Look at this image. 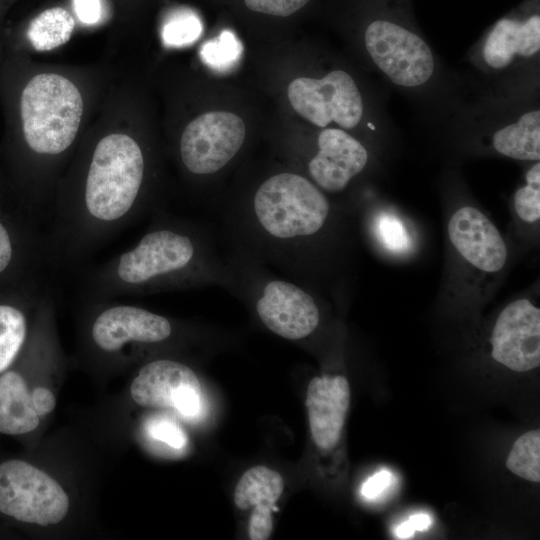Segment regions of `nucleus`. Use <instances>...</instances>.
I'll use <instances>...</instances> for the list:
<instances>
[{
    "label": "nucleus",
    "instance_id": "6e6552de",
    "mask_svg": "<svg viewBox=\"0 0 540 540\" xmlns=\"http://www.w3.org/2000/svg\"><path fill=\"white\" fill-rule=\"evenodd\" d=\"M287 94L293 109L318 127L334 121L344 129H352L362 117L359 89L342 70H334L322 79L296 78L289 84Z\"/></svg>",
    "mask_w": 540,
    "mask_h": 540
},
{
    "label": "nucleus",
    "instance_id": "20e7f679",
    "mask_svg": "<svg viewBox=\"0 0 540 540\" xmlns=\"http://www.w3.org/2000/svg\"><path fill=\"white\" fill-rule=\"evenodd\" d=\"M25 143L36 156H62L74 143L82 114V96L66 77L43 73L24 87L20 102Z\"/></svg>",
    "mask_w": 540,
    "mask_h": 540
},
{
    "label": "nucleus",
    "instance_id": "c756f323",
    "mask_svg": "<svg viewBox=\"0 0 540 540\" xmlns=\"http://www.w3.org/2000/svg\"><path fill=\"white\" fill-rule=\"evenodd\" d=\"M74 8L79 20L86 24H94L101 17L100 0H74Z\"/></svg>",
    "mask_w": 540,
    "mask_h": 540
},
{
    "label": "nucleus",
    "instance_id": "f8f14e48",
    "mask_svg": "<svg viewBox=\"0 0 540 540\" xmlns=\"http://www.w3.org/2000/svg\"><path fill=\"white\" fill-rule=\"evenodd\" d=\"M448 236L456 251L473 267L496 273L506 264V243L493 222L479 209L463 206L449 219Z\"/></svg>",
    "mask_w": 540,
    "mask_h": 540
},
{
    "label": "nucleus",
    "instance_id": "f3484780",
    "mask_svg": "<svg viewBox=\"0 0 540 540\" xmlns=\"http://www.w3.org/2000/svg\"><path fill=\"white\" fill-rule=\"evenodd\" d=\"M540 49V17L524 23L502 19L494 26L484 45V58L493 68L508 66L515 55L529 57Z\"/></svg>",
    "mask_w": 540,
    "mask_h": 540
},
{
    "label": "nucleus",
    "instance_id": "393cba45",
    "mask_svg": "<svg viewBox=\"0 0 540 540\" xmlns=\"http://www.w3.org/2000/svg\"><path fill=\"white\" fill-rule=\"evenodd\" d=\"M148 436L168 447L180 450L187 445V436L181 426L167 416L155 415L145 423Z\"/></svg>",
    "mask_w": 540,
    "mask_h": 540
},
{
    "label": "nucleus",
    "instance_id": "c85d7f7f",
    "mask_svg": "<svg viewBox=\"0 0 540 540\" xmlns=\"http://www.w3.org/2000/svg\"><path fill=\"white\" fill-rule=\"evenodd\" d=\"M432 525V518L426 513L413 514L402 522L396 529L395 534L400 539L411 538L415 531H424Z\"/></svg>",
    "mask_w": 540,
    "mask_h": 540
},
{
    "label": "nucleus",
    "instance_id": "cd10ccee",
    "mask_svg": "<svg viewBox=\"0 0 540 540\" xmlns=\"http://www.w3.org/2000/svg\"><path fill=\"white\" fill-rule=\"evenodd\" d=\"M396 479L391 471L381 470L369 477L361 487V495L369 501H377L393 488Z\"/></svg>",
    "mask_w": 540,
    "mask_h": 540
},
{
    "label": "nucleus",
    "instance_id": "aec40b11",
    "mask_svg": "<svg viewBox=\"0 0 540 540\" xmlns=\"http://www.w3.org/2000/svg\"><path fill=\"white\" fill-rule=\"evenodd\" d=\"M75 20L62 7L44 10L29 24L27 37L37 51H50L65 44L71 37Z\"/></svg>",
    "mask_w": 540,
    "mask_h": 540
},
{
    "label": "nucleus",
    "instance_id": "1a4fd4ad",
    "mask_svg": "<svg viewBox=\"0 0 540 540\" xmlns=\"http://www.w3.org/2000/svg\"><path fill=\"white\" fill-rule=\"evenodd\" d=\"M365 44L374 63L395 84L414 87L433 73L434 61L428 45L416 34L385 20L372 22Z\"/></svg>",
    "mask_w": 540,
    "mask_h": 540
},
{
    "label": "nucleus",
    "instance_id": "4468645a",
    "mask_svg": "<svg viewBox=\"0 0 540 540\" xmlns=\"http://www.w3.org/2000/svg\"><path fill=\"white\" fill-rule=\"evenodd\" d=\"M350 399V385L344 376H316L309 382L305 404L311 436L320 450L329 451L338 444Z\"/></svg>",
    "mask_w": 540,
    "mask_h": 540
},
{
    "label": "nucleus",
    "instance_id": "2eb2a0df",
    "mask_svg": "<svg viewBox=\"0 0 540 540\" xmlns=\"http://www.w3.org/2000/svg\"><path fill=\"white\" fill-rule=\"evenodd\" d=\"M284 490L280 473L266 466H253L240 477L235 491L234 503L244 511L254 508L248 523L251 540H267L273 529L272 512Z\"/></svg>",
    "mask_w": 540,
    "mask_h": 540
},
{
    "label": "nucleus",
    "instance_id": "7c9ffc66",
    "mask_svg": "<svg viewBox=\"0 0 540 540\" xmlns=\"http://www.w3.org/2000/svg\"><path fill=\"white\" fill-rule=\"evenodd\" d=\"M34 405L38 415L45 416L50 413L56 404L54 394L45 387H37L32 391Z\"/></svg>",
    "mask_w": 540,
    "mask_h": 540
},
{
    "label": "nucleus",
    "instance_id": "bb28decb",
    "mask_svg": "<svg viewBox=\"0 0 540 540\" xmlns=\"http://www.w3.org/2000/svg\"><path fill=\"white\" fill-rule=\"evenodd\" d=\"M309 0H244L255 12L286 17L301 9Z\"/></svg>",
    "mask_w": 540,
    "mask_h": 540
},
{
    "label": "nucleus",
    "instance_id": "6ab92c4d",
    "mask_svg": "<svg viewBox=\"0 0 540 540\" xmlns=\"http://www.w3.org/2000/svg\"><path fill=\"white\" fill-rule=\"evenodd\" d=\"M497 152L516 160L540 159V111L522 115L516 123L505 126L493 136Z\"/></svg>",
    "mask_w": 540,
    "mask_h": 540
},
{
    "label": "nucleus",
    "instance_id": "a211bd4d",
    "mask_svg": "<svg viewBox=\"0 0 540 540\" xmlns=\"http://www.w3.org/2000/svg\"><path fill=\"white\" fill-rule=\"evenodd\" d=\"M40 423L32 392L17 371L0 376V433L20 435L35 430Z\"/></svg>",
    "mask_w": 540,
    "mask_h": 540
},
{
    "label": "nucleus",
    "instance_id": "f03ea898",
    "mask_svg": "<svg viewBox=\"0 0 540 540\" xmlns=\"http://www.w3.org/2000/svg\"><path fill=\"white\" fill-rule=\"evenodd\" d=\"M332 217L331 203L317 185L285 171L223 212V228L231 251L302 282L314 271Z\"/></svg>",
    "mask_w": 540,
    "mask_h": 540
},
{
    "label": "nucleus",
    "instance_id": "a878e982",
    "mask_svg": "<svg viewBox=\"0 0 540 540\" xmlns=\"http://www.w3.org/2000/svg\"><path fill=\"white\" fill-rule=\"evenodd\" d=\"M377 232L384 245L393 251H402L408 246L406 230L396 217L381 215L377 220Z\"/></svg>",
    "mask_w": 540,
    "mask_h": 540
},
{
    "label": "nucleus",
    "instance_id": "39448f33",
    "mask_svg": "<svg viewBox=\"0 0 540 540\" xmlns=\"http://www.w3.org/2000/svg\"><path fill=\"white\" fill-rule=\"evenodd\" d=\"M87 338L96 353L116 356L128 348L164 344L175 337L172 319L140 306L110 300H85Z\"/></svg>",
    "mask_w": 540,
    "mask_h": 540
},
{
    "label": "nucleus",
    "instance_id": "b1692460",
    "mask_svg": "<svg viewBox=\"0 0 540 540\" xmlns=\"http://www.w3.org/2000/svg\"><path fill=\"white\" fill-rule=\"evenodd\" d=\"M202 32L199 18L192 12L182 11L173 14L164 24L162 38L165 45L182 47L195 42Z\"/></svg>",
    "mask_w": 540,
    "mask_h": 540
},
{
    "label": "nucleus",
    "instance_id": "0eeeda50",
    "mask_svg": "<svg viewBox=\"0 0 540 540\" xmlns=\"http://www.w3.org/2000/svg\"><path fill=\"white\" fill-rule=\"evenodd\" d=\"M246 130L230 112L211 111L193 119L184 129L179 154L192 175L209 176L222 170L239 152Z\"/></svg>",
    "mask_w": 540,
    "mask_h": 540
},
{
    "label": "nucleus",
    "instance_id": "9d476101",
    "mask_svg": "<svg viewBox=\"0 0 540 540\" xmlns=\"http://www.w3.org/2000/svg\"><path fill=\"white\" fill-rule=\"evenodd\" d=\"M135 403L146 408L173 409L187 419L196 418L202 408V389L188 365L169 358L144 364L130 386Z\"/></svg>",
    "mask_w": 540,
    "mask_h": 540
},
{
    "label": "nucleus",
    "instance_id": "f257e3e1",
    "mask_svg": "<svg viewBox=\"0 0 540 540\" xmlns=\"http://www.w3.org/2000/svg\"><path fill=\"white\" fill-rule=\"evenodd\" d=\"M137 243L78 272L84 300H111L208 286L225 287L226 255L212 232L193 219L155 208Z\"/></svg>",
    "mask_w": 540,
    "mask_h": 540
},
{
    "label": "nucleus",
    "instance_id": "dca6fc26",
    "mask_svg": "<svg viewBox=\"0 0 540 540\" xmlns=\"http://www.w3.org/2000/svg\"><path fill=\"white\" fill-rule=\"evenodd\" d=\"M51 283L29 285L0 299V373L14 362L28 334L27 309L36 305Z\"/></svg>",
    "mask_w": 540,
    "mask_h": 540
},
{
    "label": "nucleus",
    "instance_id": "5701e85b",
    "mask_svg": "<svg viewBox=\"0 0 540 540\" xmlns=\"http://www.w3.org/2000/svg\"><path fill=\"white\" fill-rule=\"evenodd\" d=\"M514 210L520 220L537 223L540 218V163L534 164L526 174V184L514 195Z\"/></svg>",
    "mask_w": 540,
    "mask_h": 540
},
{
    "label": "nucleus",
    "instance_id": "7ed1b4c3",
    "mask_svg": "<svg viewBox=\"0 0 540 540\" xmlns=\"http://www.w3.org/2000/svg\"><path fill=\"white\" fill-rule=\"evenodd\" d=\"M226 263L224 289L246 302L269 331L291 341L303 340L316 331L320 306L302 282L276 275L270 267L231 250Z\"/></svg>",
    "mask_w": 540,
    "mask_h": 540
},
{
    "label": "nucleus",
    "instance_id": "9b49d317",
    "mask_svg": "<svg viewBox=\"0 0 540 540\" xmlns=\"http://www.w3.org/2000/svg\"><path fill=\"white\" fill-rule=\"evenodd\" d=\"M492 358L516 372L540 365V309L529 299L509 303L499 314L490 337Z\"/></svg>",
    "mask_w": 540,
    "mask_h": 540
},
{
    "label": "nucleus",
    "instance_id": "ddd939ff",
    "mask_svg": "<svg viewBox=\"0 0 540 540\" xmlns=\"http://www.w3.org/2000/svg\"><path fill=\"white\" fill-rule=\"evenodd\" d=\"M317 147L307 170L312 182L328 193L343 191L368 162L366 148L341 129L321 131Z\"/></svg>",
    "mask_w": 540,
    "mask_h": 540
},
{
    "label": "nucleus",
    "instance_id": "412c9836",
    "mask_svg": "<svg viewBox=\"0 0 540 540\" xmlns=\"http://www.w3.org/2000/svg\"><path fill=\"white\" fill-rule=\"evenodd\" d=\"M506 467L518 477L530 482L540 481V432L522 434L513 444Z\"/></svg>",
    "mask_w": 540,
    "mask_h": 540
},
{
    "label": "nucleus",
    "instance_id": "4be33fe9",
    "mask_svg": "<svg viewBox=\"0 0 540 540\" xmlns=\"http://www.w3.org/2000/svg\"><path fill=\"white\" fill-rule=\"evenodd\" d=\"M240 41L230 31H224L218 38L206 42L201 50L202 61L211 68L224 71L234 67L242 54Z\"/></svg>",
    "mask_w": 540,
    "mask_h": 540
},
{
    "label": "nucleus",
    "instance_id": "423d86ee",
    "mask_svg": "<svg viewBox=\"0 0 540 540\" xmlns=\"http://www.w3.org/2000/svg\"><path fill=\"white\" fill-rule=\"evenodd\" d=\"M69 510L62 486L43 470L22 460L0 464V512L40 526L61 522Z\"/></svg>",
    "mask_w": 540,
    "mask_h": 540
}]
</instances>
